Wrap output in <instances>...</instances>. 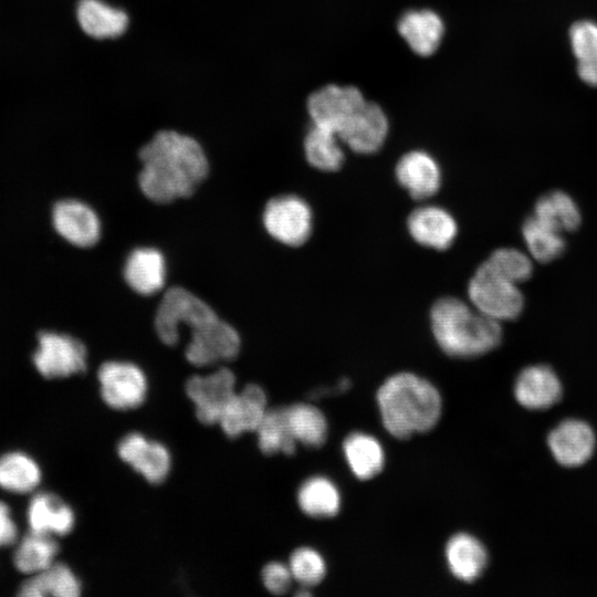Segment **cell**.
I'll return each mask as SVG.
<instances>
[{"label":"cell","mask_w":597,"mask_h":597,"mask_svg":"<svg viewBox=\"0 0 597 597\" xmlns=\"http://www.w3.org/2000/svg\"><path fill=\"white\" fill-rule=\"evenodd\" d=\"M139 158V188L156 203H169L191 196L209 171L200 144L174 130L157 133L140 149Z\"/></svg>","instance_id":"1"},{"label":"cell","mask_w":597,"mask_h":597,"mask_svg":"<svg viewBox=\"0 0 597 597\" xmlns=\"http://www.w3.org/2000/svg\"><path fill=\"white\" fill-rule=\"evenodd\" d=\"M385 429L397 439L431 430L439 421L442 400L438 389L412 373L388 377L377 391Z\"/></svg>","instance_id":"2"},{"label":"cell","mask_w":597,"mask_h":597,"mask_svg":"<svg viewBox=\"0 0 597 597\" xmlns=\"http://www.w3.org/2000/svg\"><path fill=\"white\" fill-rule=\"evenodd\" d=\"M429 320L436 343L452 357L484 355L494 349L502 338L500 322L455 296L438 298L430 308Z\"/></svg>","instance_id":"3"},{"label":"cell","mask_w":597,"mask_h":597,"mask_svg":"<svg viewBox=\"0 0 597 597\" xmlns=\"http://www.w3.org/2000/svg\"><path fill=\"white\" fill-rule=\"evenodd\" d=\"M467 294L478 312L500 323L516 318L524 307L519 284L494 272L484 261L469 280Z\"/></svg>","instance_id":"4"},{"label":"cell","mask_w":597,"mask_h":597,"mask_svg":"<svg viewBox=\"0 0 597 597\" xmlns=\"http://www.w3.org/2000/svg\"><path fill=\"white\" fill-rule=\"evenodd\" d=\"M219 316L208 303L189 290L175 286L167 290L158 305L155 328L160 341L172 346L179 341V327L185 325L190 332L218 320Z\"/></svg>","instance_id":"5"},{"label":"cell","mask_w":597,"mask_h":597,"mask_svg":"<svg viewBox=\"0 0 597 597\" xmlns=\"http://www.w3.org/2000/svg\"><path fill=\"white\" fill-rule=\"evenodd\" d=\"M262 222L266 232L279 243L300 247L313 232L314 214L304 198L280 195L264 206Z\"/></svg>","instance_id":"6"},{"label":"cell","mask_w":597,"mask_h":597,"mask_svg":"<svg viewBox=\"0 0 597 597\" xmlns=\"http://www.w3.org/2000/svg\"><path fill=\"white\" fill-rule=\"evenodd\" d=\"M86 348L77 338L53 331L38 335V346L32 362L44 378H63L80 374L86 368Z\"/></svg>","instance_id":"7"},{"label":"cell","mask_w":597,"mask_h":597,"mask_svg":"<svg viewBox=\"0 0 597 597\" xmlns=\"http://www.w3.org/2000/svg\"><path fill=\"white\" fill-rule=\"evenodd\" d=\"M97 378L104 402L116 410L134 409L142 405L147 394L144 371L129 362H106L101 365Z\"/></svg>","instance_id":"8"},{"label":"cell","mask_w":597,"mask_h":597,"mask_svg":"<svg viewBox=\"0 0 597 597\" xmlns=\"http://www.w3.org/2000/svg\"><path fill=\"white\" fill-rule=\"evenodd\" d=\"M363 93L352 85L328 84L307 98V112L313 125L338 135L348 119L365 104Z\"/></svg>","instance_id":"9"},{"label":"cell","mask_w":597,"mask_h":597,"mask_svg":"<svg viewBox=\"0 0 597 597\" xmlns=\"http://www.w3.org/2000/svg\"><path fill=\"white\" fill-rule=\"evenodd\" d=\"M241 348L237 329L220 317L191 331L185 350L187 360L198 367L235 358Z\"/></svg>","instance_id":"10"},{"label":"cell","mask_w":597,"mask_h":597,"mask_svg":"<svg viewBox=\"0 0 597 597\" xmlns=\"http://www.w3.org/2000/svg\"><path fill=\"white\" fill-rule=\"evenodd\" d=\"M235 376L229 368L209 375H196L186 383V394L193 402L198 420L205 425L219 422L227 404L235 394Z\"/></svg>","instance_id":"11"},{"label":"cell","mask_w":597,"mask_h":597,"mask_svg":"<svg viewBox=\"0 0 597 597\" xmlns=\"http://www.w3.org/2000/svg\"><path fill=\"white\" fill-rule=\"evenodd\" d=\"M52 224L66 242L78 247H93L101 238V221L96 212L77 199H63L52 208Z\"/></svg>","instance_id":"12"},{"label":"cell","mask_w":597,"mask_h":597,"mask_svg":"<svg viewBox=\"0 0 597 597\" xmlns=\"http://www.w3.org/2000/svg\"><path fill=\"white\" fill-rule=\"evenodd\" d=\"M406 227L411 239L428 249L443 251L458 235L455 218L438 205H421L408 216Z\"/></svg>","instance_id":"13"},{"label":"cell","mask_w":597,"mask_h":597,"mask_svg":"<svg viewBox=\"0 0 597 597\" xmlns=\"http://www.w3.org/2000/svg\"><path fill=\"white\" fill-rule=\"evenodd\" d=\"M388 130L389 122L384 109L366 101L344 125L338 137L354 153L370 155L383 147Z\"/></svg>","instance_id":"14"},{"label":"cell","mask_w":597,"mask_h":597,"mask_svg":"<svg viewBox=\"0 0 597 597\" xmlns=\"http://www.w3.org/2000/svg\"><path fill=\"white\" fill-rule=\"evenodd\" d=\"M395 177L408 195L419 201L433 197L442 184V171L437 159L420 149L404 154L396 164Z\"/></svg>","instance_id":"15"},{"label":"cell","mask_w":597,"mask_h":597,"mask_svg":"<svg viewBox=\"0 0 597 597\" xmlns=\"http://www.w3.org/2000/svg\"><path fill=\"white\" fill-rule=\"evenodd\" d=\"M117 452L124 462L150 483L163 482L170 471L171 457L168 449L140 433L126 434L119 441Z\"/></svg>","instance_id":"16"},{"label":"cell","mask_w":597,"mask_h":597,"mask_svg":"<svg viewBox=\"0 0 597 597\" xmlns=\"http://www.w3.org/2000/svg\"><path fill=\"white\" fill-rule=\"evenodd\" d=\"M547 444L559 464L574 468L589 460L596 439L593 429L586 422L567 419L549 432Z\"/></svg>","instance_id":"17"},{"label":"cell","mask_w":597,"mask_h":597,"mask_svg":"<svg viewBox=\"0 0 597 597\" xmlns=\"http://www.w3.org/2000/svg\"><path fill=\"white\" fill-rule=\"evenodd\" d=\"M266 411L264 390L259 385L249 384L232 396L218 423L228 437L235 438L255 431Z\"/></svg>","instance_id":"18"},{"label":"cell","mask_w":597,"mask_h":597,"mask_svg":"<svg viewBox=\"0 0 597 597\" xmlns=\"http://www.w3.org/2000/svg\"><path fill=\"white\" fill-rule=\"evenodd\" d=\"M397 30L408 46L420 56H429L439 48L444 24L430 9H413L401 14Z\"/></svg>","instance_id":"19"},{"label":"cell","mask_w":597,"mask_h":597,"mask_svg":"<svg viewBox=\"0 0 597 597\" xmlns=\"http://www.w3.org/2000/svg\"><path fill=\"white\" fill-rule=\"evenodd\" d=\"M516 400L528 409H546L562 396V385L554 370L545 365L524 368L514 385Z\"/></svg>","instance_id":"20"},{"label":"cell","mask_w":597,"mask_h":597,"mask_svg":"<svg viewBox=\"0 0 597 597\" xmlns=\"http://www.w3.org/2000/svg\"><path fill=\"white\" fill-rule=\"evenodd\" d=\"M123 273L133 291L142 295H151L165 285L166 261L163 253L155 248H137L127 256Z\"/></svg>","instance_id":"21"},{"label":"cell","mask_w":597,"mask_h":597,"mask_svg":"<svg viewBox=\"0 0 597 597\" xmlns=\"http://www.w3.org/2000/svg\"><path fill=\"white\" fill-rule=\"evenodd\" d=\"M27 520L30 531L46 535H66L75 524L72 507L57 495L36 493L29 502Z\"/></svg>","instance_id":"22"},{"label":"cell","mask_w":597,"mask_h":597,"mask_svg":"<svg viewBox=\"0 0 597 597\" xmlns=\"http://www.w3.org/2000/svg\"><path fill=\"white\" fill-rule=\"evenodd\" d=\"M444 553L451 574L465 583L476 580L488 564V553L482 543L467 533L453 535L448 541Z\"/></svg>","instance_id":"23"},{"label":"cell","mask_w":597,"mask_h":597,"mask_svg":"<svg viewBox=\"0 0 597 597\" xmlns=\"http://www.w3.org/2000/svg\"><path fill=\"white\" fill-rule=\"evenodd\" d=\"M81 583L72 569L63 563H53L44 570L30 575L19 588L21 597H77Z\"/></svg>","instance_id":"24"},{"label":"cell","mask_w":597,"mask_h":597,"mask_svg":"<svg viewBox=\"0 0 597 597\" xmlns=\"http://www.w3.org/2000/svg\"><path fill=\"white\" fill-rule=\"evenodd\" d=\"M76 15L81 28L97 39L116 38L127 28L126 13L102 0H81Z\"/></svg>","instance_id":"25"},{"label":"cell","mask_w":597,"mask_h":597,"mask_svg":"<svg viewBox=\"0 0 597 597\" xmlns=\"http://www.w3.org/2000/svg\"><path fill=\"white\" fill-rule=\"evenodd\" d=\"M343 451L352 472L360 480L374 478L384 468V449L373 436L350 433L343 443Z\"/></svg>","instance_id":"26"},{"label":"cell","mask_w":597,"mask_h":597,"mask_svg":"<svg viewBox=\"0 0 597 597\" xmlns=\"http://www.w3.org/2000/svg\"><path fill=\"white\" fill-rule=\"evenodd\" d=\"M41 469L32 457L11 451L0 457V488L12 493H30L41 482Z\"/></svg>","instance_id":"27"},{"label":"cell","mask_w":597,"mask_h":597,"mask_svg":"<svg viewBox=\"0 0 597 597\" xmlns=\"http://www.w3.org/2000/svg\"><path fill=\"white\" fill-rule=\"evenodd\" d=\"M336 133L313 125L304 138L307 163L317 170L337 171L344 164L345 154Z\"/></svg>","instance_id":"28"},{"label":"cell","mask_w":597,"mask_h":597,"mask_svg":"<svg viewBox=\"0 0 597 597\" xmlns=\"http://www.w3.org/2000/svg\"><path fill=\"white\" fill-rule=\"evenodd\" d=\"M300 509L312 517H332L341 509V494L337 486L325 476L305 480L297 492Z\"/></svg>","instance_id":"29"},{"label":"cell","mask_w":597,"mask_h":597,"mask_svg":"<svg viewBox=\"0 0 597 597\" xmlns=\"http://www.w3.org/2000/svg\"><path fill=\"white\" fill-rule=\"evenodd\" d=\"M533 216L561 233L573 231L580 223V212L576 202L559 190L540 197L535 202Z\"/></svg>","instance_id":"30"},{"label":"cell","mask_w":597,"mask_h":597,"mask_svg":"<svg viewBox=\"0 0 597 597\" xmlns=\"http://www.w3.org/2000/svg\"><path fill=\"white\" fill-rule=\"evenodd\" d=\"M59 552V544L52 535L30 531L13 554L15 568L27 575L40 573L51 566Z\"/></svg>","instance_id":"31"},{"label":"cell","mask_w":597,"mask_h":597,"mask_svg":"<svg viewBox=\"0 0 597 597\" xmlns=\"http://www.w3.org/2000/svg\"><path fill=\"white\" fill-rule=\"evenodd\" d=\"M291 432L304 446L321 447L327 438V421L324 413L310 404L284 407Z\"/></svg>","instance_id":"32"},{"label":"cell","mask_w":597,"mask_h":597,"mask_svg":"<svg viewBox=\"0 0 597 597\" xmlns=\"http://www.w3.org/2000/svg\"><path fill=\"white\" fill-rule=\"evenodd\" d=\"M577 73L583 82L597 87V23L588 20L575 22L569 30Z\"/></svg>","instance_id":"33"},{"label":"cell","mask_w":597,"mask_h":597,"mask_svg":"<svg viewBox=\"0 0 597 597\" xmlns=\"http://www.w3.org/2000/svg\"><path fill=\"white\" fill-rule=\"evenodd\" d=\"M255 432L259 448L265 454H292L296 449L297 441L289 427L284 407L268 409Z\"/></svg>","instance_id":"34"},{"label":"cell","mask_w":597,"mask_h":597,"mask_svg":"<svg viewBox=\"0 0 597 597\" xmlns=\"http://www.w3.org/2000/svg\"><path fill=\"white\" fill-rule=\"evenodd\" d=\"M562 234L534 216L522 226V235L531 256L542 263L551 262L563 253L565 240Z\"/></svg>","instance_id":"35"},{"label":"cell","mask_w":597,"mask_h":597,"mask_svg":"<svg viewBox=\"0 0 597 597\" xmlns=\"http://www.w3.org/2000/svg\"><path fill=\"white\" fill-rule=\"evenodd\" d=\"M484 262L494 272L516 284L528 280L533 272L531 258L515 248H499Z\"/></svg>","instance_id":"36"},{"label":"cell","mask_w":597,"mask_h":597,"mask_svg":"<svg viewBox=\"0 0 597 597\" xmlns=\"http://www.w3.org/2000/svg\"><path fill=\"white\" fill-rule=\"evenodd\" d=\"M293 579L306 587L321 583L326 573L323 556L313 548L300 547L295 549L289 562Z\"/></svg>","instance_id":"37"},{"label":"cell","mask_w":597,"mask_h":597,"mask_svg":"<svg viewBox=\"0 0 597 597\" xmlns=\"http://www.w3.org/2000/svg\"><path fill=\"white\" fill-rule=\"evenodd\" d=\"M293 576L289 565L271 562L262 569V582L265 588L274 595L285 594L292 585Z\"/></svg>","instance_id":"38"},{"label":"cell","mask_w":597,"mask_h":597,"mask_svg":"<svg viewBox=\"0 0 597 597\" xmlns=\"http://www.w3.org/2000/svg\"><path fill=\"white\" fill-rule=\"evenodd\" d=\"M18 537V527L9 506L0 501V548L12 545Z\"/></svg>","instance_id":"39"},{"label":"cell","mask_w":597,"mask_h":597,"mask_svg":"<svg viewBox=\"0 0 597 597\" xmlns=\"http://www.w3.org/2000/svg\"><path fill=\"white\" fill-rule=\"evenodd\" d=\"M296 595H297V596H310L311 593L307 591L306 589H305V590L303 589L302 591L297 593Z\"/></svg>","instance_id":"40"}]
</instances>
